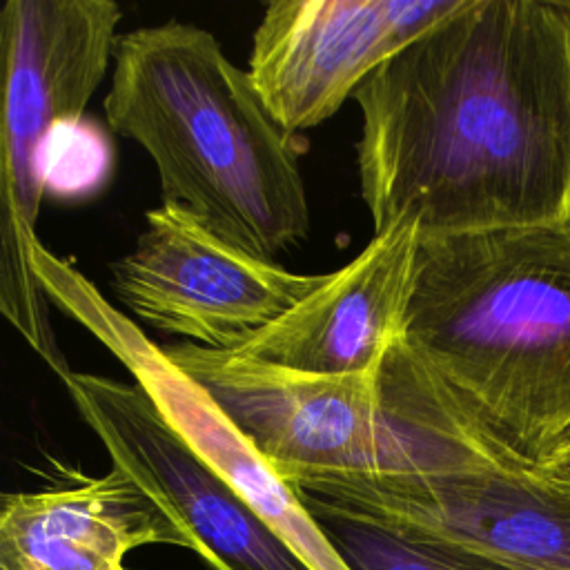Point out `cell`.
I'll return each mask as SVG.
<instances>
[{
    "mask_svg": "<svg viewBox=\"0 0 570 570\" xmlns=\"http://www.w3.org/2000/svg\"><path fill=\"white\" fill-rule=\"evenodd\" d=\"M298 494L407 525L512 570H570V490L534 463L414 474H316Z\"/></svg>",
    "mask_w": 570,
    "mask_h": 570,
    "instance_id": "cell-8",
    "label": "cell"
},
{
    "mask_svg": "<svg viewBox=\"0 0 570 570\" xmlns=\"http://www.w3.org/2000/svg\"><path fill=\"white\" fill-rule=\"evenodd\" d=\"M352 100L374 234L570 223V0H461Z\"/></svg>",
    "mask_w": 570,
    "mask_h": 570,
    "instance_id": "cell-1",
    "label": "cell"
},
{
    "mask_svg": "<svg viewBox=\"0 0 570 570\" xmlns=\"http://www.w3.org/2000/svg\"><path fill=\"white\" fill-rule=\"evenodd\" d=\"M165 354L289 483L316 474H414L525 465L459 434L405 419L379 372L309 374L191 343Z\"/></svg>",
    "mask_w": 570,
    "mask_h": 570,
    "instance_id": "cell-5",
    "label": "cell"
},
{
    "mask_svg": "<svg viewBox=\"0 0 570 570\" xmlns=\"http://www.w3.org/2000/svg\"><path fill=\"white\" fill-rule=\"evenodd\" d=\"M109 274L114 296L142 325L218 352L238 350L325 278L258 258L167 203L145 212Z\"/></svg>",
    "mask_w": 570,
    "mask_h": 570,
    "instance_id": "cell-6",
    "label": "cell"
},
{
    "mask_svg": "<svg viewBox=\"0 0 570 570\" xmlns=\"http://www.w3.org/2000/svg\"><path fill=\"white\" fill-rule=\"evenodd\" d=\"M534 468L554 483L570 490V430L534 461Z\"/></svg>",
    "mask_w": 570,
    "mask_h": 570,
    "instance_id": "cell-15",
    "label": "cell"
},
{
    "mask_svg": "<svg viewBox=\"0 0 570 570\" xmlns=\"http://www.w3.org/2000/svg\"><path fill=\"white\" fill-rule=\"evenodd\" d=\"M60 381L111 465L187 532L214 570H314L185 443L136 381L73 370Z\"/></svg>",
    "mask_w": 570,
    "mask_h": 570,
    "instance_id": "cell-9",
    "label": "cell"
},
{
    "mask_svg": "<svg viewBox=\"0 0 570 570\" xmlns=\"http://www.w3.org/2000/svg\"><path fill=\"white\" fill-rule=\"evenodd\" d=\"M394 352L534 463L570 430V223L421 236Z\"/></svg>",
    "mask_w": 570,
    "mask_h": 570,
    "instance_id": "cell-2",
    "label": "cell"
},
{
    "mask_svg": "<svg viewBox=\"0 0 570 570\" xmlns=\"http://www.w3.org/2000/svg\"><path fill=\"white\" fill-rule=\"evenodd\" d=\"M419 243L416 223L372 234L350 263L234 352L309 374L379 372L407 332Z\"/></svg>",
    "mask_w": 570,
    "mask_h": 570,
    "instance_id": "cell-11",
    "label": "cell"
},
{
    "mask_svg": "<svg viewBox=\"0 0 570 570\" xmlns=\"http://www.w3.org/2000/svg\"><path fill=\"white\" fill-rule=\"evenodd\" d=\"M33 267L49 303L102 343L151 396L185 443L267 521L314 570H347L296 488L236 428L207 390L185 374L142 327L42 243Z\"/></svg>",
    "mask_w": 570,
    "mask_h": 570,
    "instance_id": "cell-7",
    "label": "cell"
},
{
    "mask_svg": "<svg viewBox=\"0 0 570 570\" xmlns=\"http://www.w3.org/2000/svg\"><path fill=\"white\" fill-rule=\"evenodd\" d=\"M461 0H274L247 73L276 122L298 136L330 120L394 53Z\"/></svg>",
    "mask_w": 570,
    "mask_h": 570,
    "instance_id": "cell-10",
    "label": "cell"
},
{
    "mask_svg": "<svg viewBox=\"0 0 570 570\" xmlns=\"http://www.w3.org/2000/svg\"><path fill=\"white\" fill-rule=\"evenodd\" d=\"M301 499L347 570H512L461 543L303 494Z\"/></svg>",
    "mask_w": 570,
    "mask_h": 570,
    "instance_id": "cell-13",
    "label": "cell"
},
{
    "mask_svg": "<svg viewBox=\"0 0 570 570\" xmlns=\"http://www.w3.org/2000/svg\"><path fill=\"white\" fill-rule=\"evenodd\" d=\"M102 105L154 163L163 203L267 261L309 236L296 136L212 31L171 18L120 33Z\"/></svg>",
    "mask_w": 570,
    "mask_h": 570,
    "instance_id": "cell-3",
    "label": "cell"
},
{
    "mask_svg": "<svg viewBox=\"0 0 570 570\" xmlns=\"http://www.w3.org/2000/svg\"><path fill=\"white\" fill-rule=\"evenodd\" d=\"M109 145L96 127L82 118L60 120L42 149L45 191L67 198L91 191L109 174Z\"/></svg>",
    "mask_w": 570,
    "mask_h": 570,
    "instance_id": "cell-14",
    "label": "cell"
},
{
    "mask_svg": "<svg viewBox=\"0 0 570 570\" xmlns=\"http://www.w3.org/2000/svg\"><path fill=\"white\" fill-rule=\"evenodd\" d=\"M120 20L114 0H7L0 13V309L58 379L71 367L33 267L42 149L60 120L82 118L114 62Z\"/></svg>",
    "mask_w": 570,
    "mask_h": 570,
    "instance_id": "cell-4",
    "label": "cell"
},
{
    "mask_svg": "<svg viewBox=\"0 0 570 570\" xmlns=\"http://www.w3.org/2000/svg\"><path fill=\"white\" fill-rule=\"evenodd\" d=\"M191 550L187 532L120 468L80 483L7 492L0 570H127L142 546Z\"/></svg>",
    "mask_w": 570,
    "mask_h": 570,
    "instance_id": "cell-12",
    "label": "cell"
}]
</instances>
